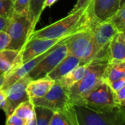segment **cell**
I'll return each instance as SVG.
<instances>
[{"mask_svg": "<svg viewBox=\"0 0 125 125\" xmlns=\"http://www.w3.org/2000/svg\"><path fill=\"white\" fill-rule=\"evenodd\" d=\"M5 99V92L0 89V108L2 107Z\"/></svg>", "mask_w": 125, "mask_h": 125, "instance_id": "cell-33", "label": "cell"}, {"mask_svg": "<svg viewBox=\"0 0 125 125\" xmlns=\"http://www.w3.org/2000/svg\"><path fill=\"white\" fill-rule=\"evenodd\" d=\"M88 7L89 15L87 27L92 32L97 49V55L94 59H110L108 46L110 41L118 31L108 21H100L97 20L91 11L90 4Z\"/></svg>", "mask_w": 125, "mask_h": 125, "instance_id": "cell-5", "label": "cell"}, {"mask_svg": "<svg viewBox=\"0 0 125 125\" xmlns=\"http://www.w3.org/2000/svg\"><path fill=\"white\" fill-rule=\"evenodd\" d=\"M49 125H69L64 116L58 112H54Z\"/></svg>", "mask_w": 125, "mask_h": 125, "instance_id": "cell-26", "label": "cell"}, {"mask_svg": "<svg viewBox=\"0 0 125 125\" xmlns=\"http://www.w3.org/2000/svg\"><path fill=\"white\" fill-rule=\"evenodd\" d=\"M54 82L55 81L47 76L36 80H31L26 87V92L29 99H38L44 97L51 88Z\"/></svg>", "mask_w": 125, "mask_h": 125, "instance_id": "cell-16", "label": "cell"}, {"mask_svg": "<svg viewBox=\"0 0 125 125\" xmlns=\"http://www.w3.org/2000/svg\"><path fill=\"white\" fill-rule=\"evenodd\" d=\"M115 93V97L117 103L119 105L122 107H125V87L122 88L119 91L114 92Z\"/></svg>", "mask_w": 125, "mask_h": 125, "instance_id": "cell-30", "label": "cell"}, {"mask_svg": "<svg viewBox=\"0 0 125 125\" xmlns=\"http://www.w3.org/2000/svg\"><path fill=\"white\" fill-rule=\"evenodd\" d=\"M125 3V0H92L91 11L100 21H106Z\"/></svg>", "mask_w": 125, "mask_h": 125, "instance_id": "cell-13", "label": "cell"}, {"mask_svg": "<svg viewBox=\"0 0 125 125\" xmlns=\"http://www.w3.org/2000/svg\"><path fill=\"white\" fill-rule=\"evenodd\" d=\"M118 32H125V3L121 6V7L112 15L108 20Z\"/></svg>", "mask_w": 125, "mask_h": 125, "instance_id": "cell-22", "label": "cell"}, {"mask_svg": "<svg viewBox=\"0 0 125 125\" xmlns=\"http://www.w3.org/2000/svg\"><path fill=\"white\" fill-rule=\"evenodd\" d=\"M109 62L108 59H94L89 63L84 76L68 90L73 104L78 103L103 81V74Z\"/></svg>", "mask_w": 125, "mask_h": 125, "instance_id": "cell-3", "label": "cell"}, {"mask_svg": "<svg viewBox=\"0 0 125 125\" xmlns=\"http://www.w3.org/2000/svg\"><path fill=\"white\" fill-rule=\"evenodd\" d=\"M4 74V73H3V72H1V71H0V75H1V74Z\"/></svg>", "mask_w": 125, "mask_h": 125, "instance_id": "cell-37", "label": "cell"}, {"mask_svg": "<svg viewBox=\"0 0 125 125\" xmlns=\"http://www.w3.org/2000/svg\"><path fill=\"white\" fill-rule=\"evenodd\" d=\"M108 84L114 92H116V91H119L120 89H122V88L125 87V77L113 81Z\"/></svg>", "mask_w": 125, "mask_h": 125, "instance_id": "cell-29", "label": "cell"}, {"mask_svg": "<svg viewBox=\"0 0 125 125\" xmlns=\"http://www.w3.org/2000/svg\"><path fill=\"white\" fill-rule=\"evenodd\" d=\"M80 65V60L74 55L67 54L64 58L47 75L53 81L63 77Z\"/></svg>", "mask_w": 125, "mask_h": 125, "instance_id": "cell-15", "label": "cell"}, {"mask_svg": "<svg viewBox=\"0 0 125 125\" xmlns=\"http://www.w3.org/2000/svg\"><path fill=\"white\" fill-rule=\"evenodd\" d=\"M26 121L18 117L17 116L12 114L8 118L6 119L5 125H25Z\"/></svg>", "mask_w": 125, "mask_h": 125, "instance_id": "cell-28", "label": "cell"}, {"mask_svg": "<svg viewBox=\"0 0 125 125\" xmlns=\"http://www.w3.org/2000/svg\"><path fill=\"white\" fill-rule=\"evenodd\" d=\"M9 20L10 19L0 17V32L5 30V29H6L7 24H8Z\"/></svg>", "mask_w": 125, "mask_h": 125, "instance_id": "cell-32", "label": "cell"}, {"mask_svg": "<svg viewBox=\"0 0 125 125\" xmlns=\"http://www.w3.org/2000/svg\"><path fill=\"white\" fill-rule=\"evenodd\" d=\"M110 61H125V32H118L110 41L109 46Z\"/></svg>", "mask_w": 125, "mask_h": 125, "instance_id": "cell-17", "label": "cell"}, {"mask_svg": "<svg viewBox=\"0 0 125 125\" xmlns=\"http://www.w3.org/2000/svg\"><path fill=\"white\" fill-rule=\"evenodd\" d=\"M66 38V37H65ZM61 39H47V38H34L28 41L23 49L22 61L25 63L33 58L43 54L56 44Z\"/></svg>", "mask_w": 125, "mask_h": 125, "instance_id": "cell-12", "label": "cell"}, {"mask_svg": "<svg viewBox=\"0 0 125 125\" xmlns=\"http://www.w3.org/2000/svg\"><path fill=\"white\" fill-rule=\"evenodd\" d=\"M30 27L31 22L28 15L13 13L4 30L10 39L7 49L21 51L29 38Z\"/></svg>", "mask_w": 125, "mask_h": 125, "instance_id": "cell-6", "label": "cell"}, {"mask_svg": "<svg viewBox=\"0 0 125 125\" xmlns=\"http://www.w3.org/2000/svg\"><path fill=\"white\" fill-rule=\"evenodd\" d=\"M31 80V79L28 75H26L4 91L5 99L1 108L4 111L6 119L12 114L13 111L21 103L30 99L26 92V87Z\"/></svg>", "mask_w": 125, "mask_h": 125, "instance_id": "cell-9", "label": "cell"}, {"mask_svg": "<svg viewBox=\"0 0 125 125\" xmlns=\"http://www.w3.org/2000/svg\"><path fill=\"white\" fill-rule=\"evenodd\" d=\"M30 100L35 106L44 107L60 113H63L69 105L72 103L70 100L68 90L56 81L44 97Z\"/></svg>", "mask_w": 125, "mask_h": 125, "instance_id": "cell-8", "label": "cell"}, {"mask_svg": "<svg viewBox=\"0 0 125 125\" xmlns=\"http://www.w3.org/2000/svg\"><path fill=\"white\" fill-rule=\"evenodd\" d=\"M25 125H37V122H36V118H35V114L33 117H31L30 119L27 120L26 122Z\"/></svg>", "mask_w": 125, "mask_h": 125, "instance_id": "cell-35", "label": "cell"}, {"mask_svg": "<svg viewBox=\"0 0 125 125\" xmlns=\"http://www.w3.org/2000/svg\"><path fill=\"white\" fill-rule=\"evenodd\" d=\"M65 38H64L63 39H62L61 41H59L56 44H55L53 46H52L50 49H48L47 52H44L43 54L33 58L32 60L23 63L21 66H18V68L15 69L14 70H12V71H10L8 74H5V79H4V82L2 85V86L1 87L0 89H1L2 91H5L10 86H11L12 84H14L15 82H17L18 80H20L21 78L23 77L24 76L27 75L45 56H47L49 53H51L53 49H55L58 45Z\"/></svg>", "mask_w": 125, "mask_h": 125, "instance_id": "cell-11", "label": "cell"}, {"mask_svg": "<svg viewBox=\"0 0 125 125\" xmlns=\"http://www.w3.org/2000/svg\"><path fill=\"white\" fill-rule=\"evenodd\" d=\"M91 1H92V0H78L77 3L75 4V5L74 6V7L73 8V10L70 11V13H75L77 10L82 9V8H86Z\"/></svg>", "mask_w": 125, "mask_h": 125, "instance_id": "cell-31", "label": "cell"}, {"mask_svg": "<svg viewBox=\"0 0 125 125\" xmlns=\"http://www.w3.org/2000/svg\"><path fill=\"white\" fill-rule=\"evenodd\" d=\"M65 38L27 74L31 80L46 77L64 58L67 55V49L64 43Z\"/></svg>", "mask_w": 125, "mask_h": 125, "instance_id": "cell-10", "label": "cell"}, {"mask_svg": "<svg viewBox=\"0 0 125 125\" xmlns=\"http://www.w3.org/2000/svg\"><path fill=\"white\" fill-rule=\"evenodd\" d=\"M23 64L21 51L6 49L0 52V71L8 74Z\"/></svg>", "mask_w": 125, "mask_h": 125, "instance_id": "cell-14", "label": "cell"}, {"mask_svg": "<svg viewBox=\"0 0 125 125\" xmlns=\"http://www.w3.org/2000/svg\"><path fill=\"white\" fill-rule=\"evenodd\" d=\"M89 15V7L87 6L86 8H82L75 13H70L67 17L41 29L34 30L28 41L34 38L61 39L67 37L87 27Z\"/></svg>", "mask_w": 125, "mask_h": 125, "instance_id": "cell-2", "label": "cell"}, {"mask_svg": "<svg viewBox=\"0 0 125 125\" xmlns=\"http://www.w3.org/2000/svg\"><path fill=\"white\" fill-rule=\"evenodd\" d=\"M10 42V36L5 31L0 32V52L7 49Z\"/></svg>", "mask_w": 125, "mask_h": 125, "instance_id": "cell-27", "label": "cell"}, {"mask_svg": "<svg viewBox=\"0 0 125 125\" xmlns=\"http://www.w3.org/2000/svg\"><path fill=\"white\" fill-rule=\"evenodd\" d=\"M123 77H125V61H110L105 70L103 81L110 83Z\"/></svg>", "mask_w": 125, "mask_h": 125, "instance_id": "cell-18", "label": "cell"}, {"mask_svg": "<svg viewBox=\"0 0 125 125\" xmlns=\"http://www.w3.org/2000/svg\"><path fill=\"white\" fill-rule=\"evenodd\" d=\"M4 79H5V74L4 73V74L0 75V88H1V87L2 86V85H3L4 82Z\"/></svg>", "mask_w": 125, "mask_h": 125, "instance_id": "cell-36", "label": "cell"}, {"mask_svg": "<svg viewBox=\"0 0 125 125\" xmlns=\"http://www.w3.org/2000/svg\"><path fill=\"white\" fill-rule=\"evenodd\" d=\"M30 0H15L13 1V13L28 15Z\"/></svg>", "mask_w": 125, "mask_h": 125, "instance_id": "cell-25", "label": "cell"}, {"mask_svg": "<svg viewBox=\"0 0 125 125\" xmlns=\"http://www.w3.org/2000/svg\"><path fill=\"white\" fill-rule=\"evenodd\" d=\"M88 65H80L75 69H74L73 71H71L70 73L64 76L63 77L60 78L59 80H56L58 83H59L61 85H62L66 89L69 90L73 85H75L76 83H78L85 74Z\"/></svg>", "mask_w": 125, "mask_h": 125, "instance_id": "cell-19", "label": "cell"}, {"mask_svg": "<svg viewBox=\"0 0 125 125\" xmlns=\"http://www.w3.org/2000/svg\"><path fill=\"white\" fill-rule=\"evenodd\" d=\"M62 114L69 125H125V107L94 110L70 103Z\"/></svg>", "mask_w": 125, "mask_h": 125, "instance_id": "cell-1", "label": "cell"}, {"mask_svg": "<svg viewBox=\"0 0 125 125\" xmlns=\"http://www.w3.org/2000/svg\"><path fill=\"white\" fill-rule=\"evenodd\" d=\"M13 15V1L0 0V17L10 19Z\"/></svg>", "mask_w": 125, "mask_h": 125, "instance_id": "cell-24", "label": "cell"}, {"mask_svg": "<svg viewBox=\"0 0 125 125\" xmlns=\"http://www.w3.org/2000/svg\"><path fill=\"white\" fill-rule=\"evenodd\" d=\"M74 105H83L94 110H108L122 107L116 100L115 93L105 81L96 86L81 101Z\"/></svg>", "mask_w": 125, "mask_h": 125, "instance_id": "cell-7", "label": "cell"}, {"mask_svg": "<svg viewBox=\"0 0 125 125\" xmlns=\"http://www.w3.org/2000/svg\"><path fill=\"white\" fill-rule=\"evenodd\" d=\"M45 1V0H30L29 13H28V17L31 22L30 35L34 31L36 24L40 19L42 10H44L43 5Z\"/></svg>", "mask_w": 125, "mask_h": 125, "instance_id": "cell-20", "label": "cell"}, {"mask_svg": "<svg viewBox=\"0 0 125 125\" xmlns=\"http://www.w3.org/2000/svg\"><path fill=\"white\" fill-rule=\"evenodd\" d=\"M53 113L54 112L48 108L34 105V114L37 125H49Z\"/></svg>", "mask_w": 125, "mask_h": 125, "instance_id": "cell-23", "label": "cell"}, {"mask_svg": "<svg viewBox=\"0 0 125 125\" xmlns=\"http://www.w3.org/2000/svg\"><path fill=\"white\" fill-rule=\"evenodd\" d=\"M12 1H15V0H12Z\"/></svg>", "mask_w": 125, "mask_h": 125, "instance_id": "cell-38", "label": "cell"}, {"mask_svg": "<svg viewBox=\"0 0 125 125\" xmlns=\"http://www.w3.org/2000/svg\"><path fill=\"white\" fill-rule=\"evenodd\" d=\"M12 114L27 121L34 116V105L30 99L25 101L15 108Z\"/></svg>", "mask_w": 125, "mask_h": 125, "instance_id": "cell-21", "label": "cell"}, {"mask_svg": "<svg viewBox=\"0 0 125 125\" xmlns=\"http://www.w3.org/2000/svg\"><path fill=\"white\" fill-rule=\"evenodd\" d=\"M64 43L67 54L78 57L80 60V65L90 63L97 55L94 39L88 27L67 36Z\"/></svg>", "mask_w": 125, "mask_h": 125, "instance_id": "cell-4", "label": "cell"}, {"mask_svg": "<svg viewBox=\"0 0 125 125\" xmlns=\"http://www.w3.org/2000/svg\"><path fill=\"white\" fill-rule=\"evenodd\" d=\"M58 0H45L44 5H43V9H45L47 7H51L52 6L55 2H56Z\"/></svg>", "mask_w": 125, "mask_h": 125, "instance_id": "cell-34", "label": "cell"}]
</instances>
